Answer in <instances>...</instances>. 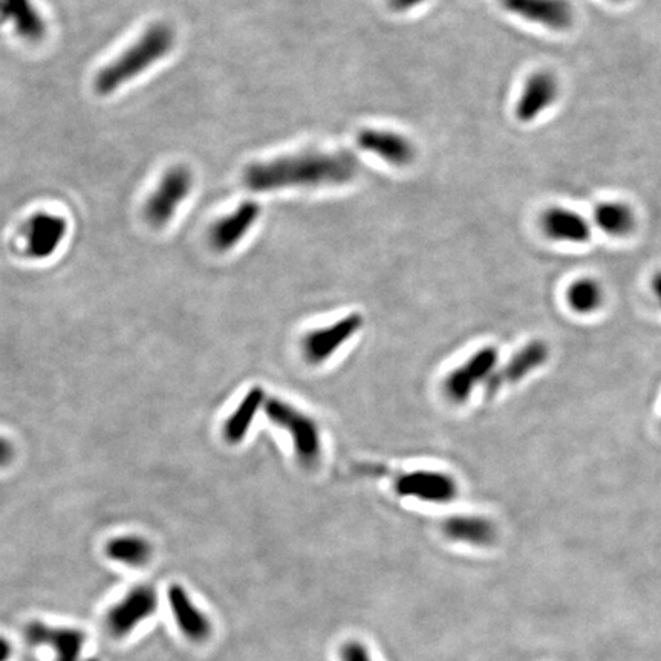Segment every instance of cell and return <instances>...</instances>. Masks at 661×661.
I'll list each match as a JSON object with an SVG mask.
<instances>
[{
  "mask_svg": "<svg viewBox=\"0 0 661 661\" xmlns=\"http://www.w3.org/2000/svg\"><path fill=\"white\" fill-rule=\"evenodd\" d=\"M265 391L261 386H254L239 401L238 408L230 414L222 427V435L228 444H241L247 438L254 418L264 408Z\"/></svg>",
  "mask_w": 661,
  "mask_h": 661,
  "instance_id": "d6986e66",
  "label": "cell"
},
{
  "mask_svg": "<svg viewBox=\"0 0 661 661\" xmlns=\"http://www.w3.org/2000/svg\"><path fill=\"white\" fill-rule=\"evenodd\" d=\"M340 660L342 661H374L371 652L360 642H348L340 649Z\"/></svg>",
  "mask_w": 661,
  "mask_h": 661,
  "instance_id": "cb8c5ba5",
  "label": "cell"
},
{
  "mask_svg": "<svg viewBox=\"0 0 661 661\" xmlns=\"http://www.w3.org/2000/svg\"><path fill=\"white\" fill-rule=\"evenodd\" d=\"M594 221L603 232L613 236H625L635 225L634 213L620 202H605L594 210Z\"/></svg>",
  "mask_w": 661,
  "mask_h": 661,
  "instance_id": "7402d4cb",
  "label": "cell"
},
{
  "mask_svg": "<svg viewBox=\"0 0 661 661\" xmlns=\"http://www.w3.org/2000/svg\"><path fill=\"white\" fill-rule=\"evenodd\" d=\"M499 352L495 346L484 348L470 355L469 359L450 371L443 381V392L453 404H463L470 400L481 383H487L498 366Z\"/></svg>",
  "mask_w": 661,
  "mask_h": 661,
  "instance_id": "5b68a950",
  "label": "cell"
},
{
  "mask_svg": "<svg viewBox=\"0 0 661 661\" xmlns=\"http://www.w3.org/2000/svg\"><path fill=\"white\" fill-rule=\"evenodd\" d=\"M548 357H550V349H548L547 343L542 340L527 343L501 369L493 372L492 377L486 383L487 397H495L505 386L516 385L522 378L545 365Z\"/></svg>",
  "mask_w": 661,
  "mask_h": 661,
  "instance_id": "9c48e42d",
  "label": "cell"
},
{
  "mask_svg": "<svg viewBox=\"0 0 661 661\" xmlns=\"http://www.w3.org/2000/svg\"><path fill=\"white\" fill-rule=\"evenodd\" d=\"M175 46V31L167 23H154L120 57L101 69L95 77V91L109 95L160 62Z\"/></svg>",
  "mask_w": 661,
  "mask_h": 661,
  "instance_id": "7a4b0ae2",
  "label": "cell"
},
{
  "mask_svg": "<svg viewBox=\"0 0 661 661\" xmlns=\"http://www.w3.org/2000/svg\"><path fill=\"white\" fill-rule=\"evenodd\" d=\"M262 409L267 420L290 437L300 466L314 469L322 458V435L316 420L281 398H267Z\"/></svg>",
  "mask_w": 661,
  "mask_h": 661,
  "instance_id": "3957f363",
  "label": "cell"
},
{
  "mask_svg": "<svg viewBox=\"0 0 661 661\" xmlns=\"http://www.w3.org/2000/svg\"><path fill=\"white\" fill-rule=\"evenodd\" d=\"M68 232V222L62 216L40 212L28 219L25 227L27 254L31 259H48L59 250Z\"/></svg>",
  "mask_w": 661,
  "mask_h": 661,
  "instance_id": "8fae6325",
  "label": "cell"
},
{
  "mask_svg": "<svg viewBox=\"0 0 661 661\" xmlns=\"http://www.w3.org/2000/svg\"><path fill=\"white\" fill-rule=\"evenodd\" d=\"M557 94H559V83H557L556 77L550 72H536L528 80L524 92L519 98L518 106H516V117L522 123H530V121L536 120L539 115L544 114L553 105Z\"/></svg>",
  "mask_w": 661,
  "mask_h": 661,
  "instance_id": "2e32d148",
  "label": "cell"
},
{
  "mask_svg": "<svg viewBox=\"0 0 661 661\" xmlns=\"http://www.w3.org/2000/svg\"><path fill=\"white\" fill-rule=\"evenodd\" d=\"M357 143L395 167L409 166L415 160L414 144L397 132L363 129L357 135Z\"/></svg>",
  "mask_w": 661,
  "mask_h": 661,
  "instance_id": "9a60e30c",
  "label": "cell"
},
{
  "mask_svg": "<svg viewBox=\"0 0 661 661\" xmlns=\"http://www.w3.org/2000/svg\"><path fill=\"white\" fill-rule=\"evenodd\" d=\"M25 639L33 646H48L56 661H80L86 635L80 629L53 628L42 622H31L25 628Z\"/></svg>",
  "mask_w": 661,
  "mask_h": 661,
  "instance_id": "7c38bea8",
  "label": "cell"
},
{
  "mask_svg": "<svg viewBox=\"0 0 661 661\" xmlns=\"http://www.w3.org/2000/svg\"><path fill=\"white\" fill-rule=\"evenodd\" d=\"M542 227L554 241L583 244L590 241L591 228L582 216L565 209L548 210L542 218Z\"/></svg>",
  "mask_w": 661,
  "mask_h": 661,
  "instance_id": "ffe728a7",
  "label": "cell"
},
{
  "mask_svg": "<svg viewBox=\"0 0 661 661\" xmlns=\"http://www.w3.org/2000/svg\"><path fill=\"white\" fill-rule=\"evenodd\" d=\"M652 291H654L655 299L658 300L661 307V271L655 274L654 279H652Z\"/></svg>",
  "mask_w": 661,
  "mask_h": 661,
  "instance_id": "83f0119b",
  "label": "cell"
},
{
  "mask_svg": "<svg viewBox=\"0 0 661 661\" xmlns=\"http://www.w3.org/2000/svg\"><path fill=\"white\" fill-rule=\"evenodd\" d=\"M392 10L395 11H409L412 8L418 7L423 4L424 0H388Z\"/></svg>",
  "mask_w": 661,
  "mask_h": 661,
  "instance_id": "484cf974",
  "label": "cell"
},
{
  "mask_svg": "<svg viewBox=\"0 0 661 661\" xmlns=\"http://www.w3.org/2000/svg\"><path fill=\"white\" fill-rule=\"evenodd\" d=\"M157 609V593L147 585L132 588L106 616V628L115 639H123Z\"/></svg>",
  "mask_w": 661,
  "mask_h": 661,
  "instance_id": "ba28073f",
  "label": "cell"
},
{
  "mask_svg": "<svg viewBox=\"0 0 661 661\" xmlns=\"http://www.w3.org/2000/svg\"><path fill=\"white\" fill-rule=\"evenodd\" d=\"M106 554L118 564L135 568L144 567L152 557V545L141 536H118L106 545Z\"/></svg>",
  "mask_w": 661,
  "mask_h": 661,
  "instance_id": "44dd1931",
  "label": "cell"
},
{
  "mask_svg": "<svg viewBox=\"0 0 661 661\" xmlns=\"http://www.w3.org/2000/svg\"><path fill=\"white\" fill-rule=\"evenodd\" d=\"M86 661H100V660H97V658H89V660Z\"/></svg>",
  "mask_w": 661,
  "mask_h": 661,
  "instance_id": "f1b7e54d",
  "label": "cell"
},
{
  "mask_svg": "<svg viewBox=\"0 0 661 661\" xmlns=\"http://www.w3.org/2000/svg\"><path fill=\"white\" fill-rule=\"evenodd\" d=\"M395 492L401 498L417 499L426 504H449L458 496V482L449 473L415 470L398 476Z\"/></svg>",
  "mask_w": 661,
  "mask_h": 661,
  "instance_id": "52a82bcc",
  "label": "cell"
},
{
  "mask_svg": "<svg viewBox=\"0 0 661 661\" xmlns=\"http://www.w3.org/2000/svg\"><path fill=\"white\" fill-rule=\"evenodd\" d=\"M499 2L510 13L550 30H568L574 22V10L568 0H499Z\"/></svg>",
  "mask_w": 661,
  "mask_h": 661,
  "instance_id": "30bf717a",
  "label": "cell"
},
{
  "mask_svg": "<svg viewBox=\"0 0 661 661\" xmlns=\"http://www.w3.org/2000/svg\"><path fill=\"white\" fill-rule=\"evenodd\" d=\"M363 326V317L359 313L348 314L331 325L320 326L311 329L310 333L300 339V352L303 359L310 365L319 366L328 360L351 342Z\"/></svg>",
  "mask_w": 661,
  "mask_h": 661,
  "instance_id": "277c9868",
  "label": "cell"
},
{
  "mask_svg": "<svg viewBox=\"0 0 661 661\" xmlns=\"http://www.w3.org/2000/svg\"><path fill=\"white\" fill-rule=\"evenodd\" d=\"M192 187L193 175L186 166H175L167 170L144 209L149 224L157 228L169 224L181 202L192 192Z\"/></svg>",
  "mask_w": 661,
  "mask_h": 661,
  "instance_id": "8992f818",
  "label": "cell"
},
{
  "mask_svg": "<svg viewBox=\"0 0 661 661\" xmlns=\"http://www.w3.org/2000/svg\"><path fill=\"white\" fill-rule=\"evenodd\" d=\"M0 22L11 23L16 33L30 42L45 39V19L31 0H0Z\"/></svg>",
  "mask_w": 661,
  "mask_h": 661,
  "instance_id": "ac0fdd59",
  "label": "cell"
},
{
  "mask_svg": "<svg viewBox=\"0 0 661 661\" xmlns=\"http://www.w3.org/2000/svg\"><path fill=\"white\" fill-rule=\"evenodd\" d=\"M567 299L576 313L590 314L602 305L603 291L593 279H580L568 288Z\"/></svg>",
  "mask_w": 661,
  "mask_h": 661,
  "instance_id": "603a6c76",
  "label": "cell"
},
{
  "mask_svg": "<svg viewBox=\"0 0 661 661\" xmlns=\"http://www.w3.org/2000/svg\"><path fill=\"white\" fill-rule=\"evenodd\" d=\"M13 655V648H11L10 642L4 637H0V661H8Z\"/></svg>",
  "mask_w": 661,
  "mask_h": 661,
  "instance_id": "4316f807",
  "label": "cell"
},
{
  "mask_svg": "<svg viewBox=\"0 0 661 661\" xmlns=\"http://www.w3.org/2000/svg\"><path fill=\"white\" fill-rule=\"evenodd\" d=\"M167 600L176 625L187 639L195 643L206 642L212 634V622L198 606H195L186 588L173 583L167 590Z\"/></svg>",
  "mask_w": 661,
  "mask_h": 661,
  "instance_id": "5bb4252c",
  "label": "cell"
},
{
  "mask_svg": "<svg viewBox=\"0 0 661 661\" xmlns=\"http://www.w3.org/2000/svg\"><path fill=\"white\" fill-rule=\"evenodd\" d=\"M441 530L449 541L472 545V547H490L498 539L495 524L484 516H450L443 522Z\"/></svg>",
  "mask_w": 661,
  "mask_h": 661,
  "instance_id": "e0dca14e",
  "label": "cell"
},
{
  "mask_svg": "<svg viewBox=\"0 0 661 661\" xmlns=\"http://www.w3.org/2000/svg\"><path fill=\"white\" fill-rule=\"evenodd\" d=\"M360 164L349 152L308 150L244 170V186L253 192H273L290 187L340 186L354 180Z\"/></svg>",
  "mask_w": 661,
  "mask_h": 661,
  "instance_id": "6da1fadb",
  "label": "cell"
},
{
  "mask_svg": "<svg viewBox=\"0 0 661 661\" xmlns=\"http://www.w3.org/2000/svg\"><path fill=\"white\" fill-rule=\"evenodd\" d=\"M16 458V447L8 438L0 437V469H7Z\"/></svg>",
  "mask_w": 661,
  "mask_h": 661,
  "instance_id": "d4e9b609",
  "label": "cell"
},
{
  "mask_svg": "<svg viewBox=\"0 0 661 661\" xmlns=\"http://www.w3.org/2000/svg\"><path fill=\"white\" fill-rule=\"evenodd\" d=\"M259 216H261L259 204L254 201L242 202L235 212L219 219L210 228V245L219 253L232 250L247 236Z\"/></svg>",
  "mask_w": 661,
  "mask_h": 661,
  "instance_id": "4fadbf2b",
  "label": "cell"
}]
</instances>
